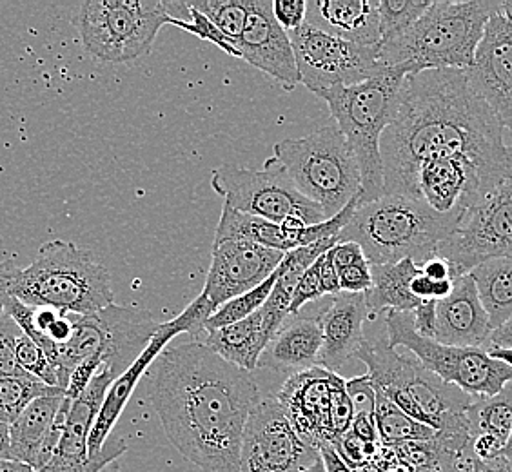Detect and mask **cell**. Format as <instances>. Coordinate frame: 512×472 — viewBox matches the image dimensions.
<instances>
[{"label":"cell","instance_id":"6da1fadb","mask_svg":"<svg viewBox=\"0 0 512 472\" xmlns=\"http://www.w3.org/2000/svg\"><path fill=\"white\" fill-rule=\"evenodd\" d=\"M503 131L462 69L407 75L398 113L380 142L385 195L418 198V171L434 158L465 157L483 168H512V146L505 144Z\"/></svg>","mask_w":512,"mask_h":472},{"label":"cell","instance_id":"7a4b0ae2","mask_svg":"<svg viewBox=\"0 0 512 472\" xmlns=\"http://www.w3.org/2000/svg\"><path fill=\"white\" fill-rule=\"evenodd\" d=\"M151 402L186 460L202 472H240L242 434L260 402L251 373L197 340L168 345L153 364Z\"/></svg>","mask_w":512,"mask_h":472},{"label":"cell","instance_id":"3957f363","mask_svg":"<svg viewBox=\"0 0 512 472\" xmlns=\"http://www.w3.org/2000/svg\"><path fill=\"white\" fill-rule=\"evenodd\" d=\"M463 209L436 213L420 198L384 195L375 202L358 204L340 242H355L364 249L371 266L394 264L405 258L424 266L438 256V247L453 235Z\"/></svg>","mask_w":512,"mask_h":472},{"label":"cell","instance_id":"277c9868","mask_svg":"<svg viewBox=\"0 0 512 472\" xmlns=\"http://www.w3.org/2000/svg\"><path fill=\"white\" fill-rule=\"evenodd\" d=\"M500 6L502 2L496 0H436L402 37L378 48V59L387 68H402L409 75L429 69L465 71L473 64L487 22Z\"/></svg>","mask_w":512,"mask_h":472},{"label":"cell","instance_id":"5b68a950","mask_svg":"<svg viewBox=\"0 0 512 472\" xmlns=\"http://www.w3.org/2000/svg\"><path fill=\"white\" fill-rule=\"evenodd\" d=\"M355 358L364 362L376 391L387 396L405 414L436 433L471 440L467 411L473 396L445 384L416 358L389 347L385 340H364Z\"/></svg>","mask_w":512,"mask_h":472},{"label":"cell","instance_id":"8992f818","mask_svg":"<svg viewBox=\"0 0 512 472\" xmlns=\"http://www.w3.org/2000/svg\"><path fill=\"white\" fill-rule=\"evenodd\" d=\"M11 296L64 315H93L115 304L108 269L91 251L66 240L42 244L30 266L17 269Z\"/></svg>","mask_w":512,"mask_h":472},{"label":"cell","instance_id":"52a82bcc","mask_svg":"<svg viewBox=\"0 0 512 472\" xmlns=\"http://www.w3.org/2000/svg\"><path fill=\"white\" fill-rule=\"evenodd\" d=\"M407 75L402 68H384L373 79L355 86L316 93V97L327 102L336 128L355 153L362 177L360 206L385 195L380 142L398 113Z\"/></svg>","mask_w":512,"mask_h":472},{"label":"cell","instance_id":"ba28073f","mask_svg":"<svg viewBox=\"0 0 512 472\" xmlns=\"http://www.w3.org/2000/svg\"><path fill=\"white\" fill-rule=\"evenodd\" d=\"M188 4L166 0H88L75 26L82 46L95 59L126 64L146 55L171 19H186Z\"/></svg>","mask_w":512,"mask_h":472},{"label":"cell","instance_id":"9c48e42d","mask_svg":"<svg viewBox=\"0 0 512 472\" xmlns=\"http://www.w3.org/2000/svg\"><path fill=\"white\" fill-rule=\"evenodd\" d=\"M275 158L284 166L296 189L333 218L362 195V177L355 153L335 124L286 138L275 144Z\"/></svg>","mask_w":512,"mask_h":472},{"label":"cell","instance_id":"30bf717a","mask_svg":"<svg viewBox=\"0 0 512 472\" xmlns=\"http://www.w3.org/2000/svg\"><path fill=\"white\" fill-rule=\"evenodd\" d=\"M73 324V336L68 344L59 345L53 362L62 391L68 387L73 371L93 356L120 376L148 347L160 327L148 309L117 304L93 315H73Z\"/></svg>","mask_w":512,"mask_h":472},{"label":"cell","instance_id":"8fae6325","mask_svg":"<svg viewBox=\"0 0 512 472\" xmlns=\"http://www.w3.org/2000/svg\"><path fill=\"white\" fill-rule=\"evenodd\" d=\"M211 187L235 211L296 229L316 226L329 218L324 209L296 189L284 166L267 158L262 169L222 164L211 173Z\"/></svg>","mask_w":512,"mask_h":472},{"label":"cell","instance_id":"7c38bea8","mask_svg":"<svg viewBox=\"0 0 512 472\" xmlns=\"http://www.w3.org/2000/svg\"><path fill=\"white\" fill-rule=\"evenodd\" d=\"M389 347H405L427 371L469 396H496L512 382V369L491 358L483 347H454L418 335L413 313L389 311L385 316Z\"/></svg>","mask_w":512,"mask_h":472},{"label":"cell","instance_id":"4fadbf2b","mask_svg":"<svg viewBox=\"0 0 512 472\" xmlns=\"http://www.w3.org/2000/svg\"><path fill=\"white\" fill-rule=\"evenodd\" d=\"M276 400L298 436L316 451L335 447L355 420L344 378L324 367L289 376Z\"/></svg>","mask_w":512,"mask_h":472},{"label":"cell","instance_id":"5bb4252c","mask_svg":"<svg viewBox=\"0 0 512 472\" xmlns=\"http://www.w3.org/2000/svg\"><path fill=\"white\" fill-rule=\"evenodd\" d=\"M451 266L453 280L494 258H512V175L471 207L453 235L438 247Z\"/></svg>","mask_w":512,"mask_h":472},{"label":"cell","instance_id":"9a60e30c","mask_svg":"<svg viewBox=\"0 0 512 472\" xmlns=\"http://www.w3.org/2000/svg\"><path fill=\"white\" fill-rule=\"evenodd\" d=\"M295 51L298 79L309 91L349 88L373 79L384 66L378 59L376 46H360L304 22L300 28L287 31Z\"/></svg>","mask_w":512,"mask_h":472},{"label":"cell","instance_id":"2e32d148","mask_svg":"<svg viewBox=\"0 0 512 472\" xmlns=\"http://www.w3.org/2000/svg\"><path fill=\"white\" fill-rule=\"evenodd\" d=\"M320 451L304 442L276 396L260 398L247 418L240 447V472H304Z\"/></svg>","mask_w":512,"mask_h":472},{"label":"cell","instance_id":"e0dca14e","mask_svg":"<svg viewBox=\"0 0 512 472\" xmlns=\"http://www.w3.org/2000/svg\"><path fill=\"white\" fill-rule=\"evenodd\" d=\"M213 313H215V307L204 293H200V296H197L186 307V311L182 315H178L175 320H169L166 324H160L148 347L109 387L104 404L100 407L99 416L89 433V456H95L102 451V447L106 445L111 436L113 427L119 422L120 414L126 409L131 394L135 393L140 378L148 373L149 367H153L158 356L168 347L169 342L182 333H189L193 336L200 335L204 331L207 318Z\"/></svg>","mask_w":512,"mask_h":472},{"label":"cell","instance_id":"ac0fdd59","mask_svg":"<svg viewBox=\"0 0 512 472\" xmlns=\"http://www.w3.org/2000/svg\"><path fill=\"white\" fill-rule=\"evenodd\" d=\"M286 253L267 247L244 242V240H220L211 247V266L207 271L204 295L215 307L227 304L229 300L246 295L282 264Z\"/></svg>","mask_w":512,"mask_h":472},{"label":"cell","instance_id":"d6986e66","mask_svg":"<svg viewBox=\"0 0 512 472\" xmlns=\"http://www.w3.org/2000/svg\"><path fill=\"white\" fill-rule=\"evenodd\" d=\"M465 77L503 129L512 131V22L500 11L487 22Z\"/></svg>","mask_w":512,"mask_h":472},{"label":"cell","instance_id":"ffe728a7","mask_svg":"<svg viewBox=\"0 0 512 472\" xmlns=\"http://www.w3.org/2000/svg\"><path fill=\"white\" fill-rule=\"evenodd\" d=\"M360 204V197L351 200L347 206L329 220L322 224L307 227H291L284 224H275L264 218L253 217L235 211L233 207H222V215L218 220L217 233H215V242L220 240H244L251 244L275 249L282 253L295 251L298 247L311 246L315 242L325 240V238H335L340 236V231L344 229L349 220L355 215L356 207Z\"/></svg>","mask_w":512,"mask_h":472},{"label":"cell","instance_id":"44dd1931","mask_svg":"<svg viewBox=\"0 0 512 472\" xmlns=\"http://www.w3.org/2000/svg\"><path fill=\"white\" fill-rule=\"evenodd\" d=\"M247 22L238 42L240 59L260 69L287 91L300 84L295 51L287 31L273 15L271 0H246Z\"/></svg>","mask_w":512,"mask_h":472},{"label":"cell","instance_id":"7402d4cb","mask_svg":"<svg viewBox=\"0 0 512 472\" xmlns=\"http://www.w3.org/2000/svg\"><path fill=\"white\" fill-rule=\"evenodd\" d=\"M64 393L31 402L10 425V458L37 472L44 469L59 447L66 416L60 409Z\"/></svg>","mask_w":512,"mask_h":472},{"label":"cell","instance_id":"603a6c76","mask_svg":"<svg viewBox=\"0 0 512 472\" xmlns=\"http://www.w3.org/2000/svg\"><path fill=\"white\" fill-rule=\"evenodd\" d=\"M493 333L489 315L485 313L473 276L454 280L451 295L436 304L433 340L454 347H483Z\"/></svg>","mask_w":512,"mask_h":472},{"label":"cell","instance_id":"cb8c5ba5","mask_svg":"<svg viewBox=\"0 0 512 472\" xmlns=\"http://www.w3.org/2000/svg\"><path fill=\"white\" fill-rule=\"evenodd\" d=\"M369 318L364 293H340L331 296L329 307L320 313L322 353L320 367L338 373V369L355 356L364 342V322Z\"/></svg>","mask_w":512,"mask_h":472},{"label":"cell","instance_id":"d4e9b609","mask_svg":"<svg viewBox=\"0 0 512 472\" xmlns=\"http://www.w3.org/2000/svg\"><path fill=\"white\" fill-rule=\"evenodd\" d=\"M286 322L271 315L262 305L255 315L247 316L246 320L207 333L206 342L202 344L226 360L227 364L237 365L247 373H253L258 369V360L266 351L267 344Z\"/></svg>","mask_w":512,"mask_h":472},{"label":"cell","instance_id":"484cf974","mask_svg":"<svg viewBox=\"0 0 512 472\" xmlns=\"http://www.w3.org/2000/svg\"><path fill=\"white\" fill-rule=\"evenodd\" d=\"M322 324L320 315L289 316L286 324L267 344L266 351L258 360V367L273 369L278 373H304L313 367H320L322 353Z\"/></svg>","mask_w":512,"mask_h":472},{"label":"cell","instance_id":"4316f807","mask_svg":"<svg viewBox=\"0 0 512 472\" xmlns=\"http://www.w3.org/2000/svg\"><path fill=\"white\" fill-rule=\"evenodd\" d=\"M307 22L360 46H380L378 0L307 2Z\"/></svg>","mask_w":512,"mask_h":472},{"label":"cell","instance_id":"83f0119b","mask_svg":"<svg viewBox=\"0 0 512 472\" xmlns=\"http://www.w3.org/2000/svg\"><path fill=\"white\" fill-rule=\"evenodd\" d=\"M420 273V266L414 264L411 258H405L394 264L371 266L373 286L365 293L369 316L378 313H413L422 304L411 293V282Z\"/></svg>","mask_w":512,"mask_h":472},{"label":"cell","instance_id":"f1b7e54d","mask_svg":"<svg viewBox=\"0 0 512 472\" xmlns=\"http://www.w3.org/2000/svg\"><path fill=\"white\" fill-rule=\"evenodd\" d=\"M471 276L494 331L512 318V258L483 262Z\"/></svg>","mask_w":512,"mask_h":472},{"label":"cell","instance_id":"f546056e","mask_svg":"<svg viewBox=\"0 0 512 472\" xmlns=\"http://www.w3.org/2000/svg\"><path fill=\"white\" fill-rule=\"evenodd\" d=\"M467 418L471 440L489 434L505 445L512 427V382L496 396H482L473 400Z\"/></svg>","mask_w":512,"mask_h":472},{"label":"cell","instance_id":"4dcf8cb0","mask_svg":"<svg viewBox=\"0 0 512 472\" xmlns=\"http://www.w3.org/2000/svg\"><path fill=\"white\" fill-rule=\"evenodd\" d=\"M375 422L378 438L389 447L400 443L429 442L438 434L431 427L405 414L380 391H376Z\"/></svg>","mask_w":512,"mask_h":472},{"label":"cell","instance_id":"1f68e13d","mask_svg":"<svg viewBox=\"0 0 512 472\" xmlns=\"http://www.w3.org/2000/svg\"><path fill=\"white\" fill-rule=\"evenodd\" d=\"M64 393L33 376H0V423L11 425L24 409L42 396Z\"/></svg>","mask_w":512,"mask_h":472},{"label":"cell","instance_id":"d6a6232c","mask_svg":"<svg viewBox=\"0 0 512 472\" xmlns=\"http://www.w3.org/2000/svg\"><path fill=\"white\" fill-rule=\"evenodd\" d=\"M431 4V0H378L380 46L402 37Z\"/></svg>","mask_w":512,"mask_h":472},{"label":"cell","instance_id":"836d02e7","mask_svg":"<svg viewBox=\"0 0 512 472\" xmlns=\"http://www.w3.org/2000/svg\"><path fill=\"white\" fill-rule=\"evenodd\" d=\"M276 280H278V269L267 278L264 284H260L253 291H249L246 295L237 296L222 307H218L217 311L207 318L204 331L211 333V331H217V329H222L226 325L237 324L240 320H246L247 316L255 315L256 311L266 304L267 298L275 287Z\"/></svg>","mask_w":512,"mask_h":472},{"label":"cell","instance_id":"e575fe53","mask_svg":"<svg viewBox=\"0 0 512 472\" xmlns=\"http://www.w3.org/2000/svg\"><path fill=\"white\" fill-rule=\"evenodd\" d=\"M189 4L200 13H204L207 19L211 20L238 48V42L246 28V0H197Z\"/></svg>","mask_w":512,"mask_h":472},{"label":"cell","instance_id":"d590c367","mask_svg":"<svg viewBox=\"0 0 512 472\" xmlns=\"http://www.w3.org/2000/svg\"><path fill=\"white\" fill-rule=\"evenodd\" d=\"M128 451V443L120 438H109L102 451L95 456H89L88 460H73L55 454L51 462L37 472H104L108 471L113 463L119 460L122 454Z\"/></svg>","mask_w":512,"mask_h":472},{"label":"cell","instance_id":"8d00e7d4","mask_svg":"<svg viewBox=\"0 0 512 472\" xmlns=\"http://www.w3.org/2000/svg\"><path fill=\"white\" fill-rule=\"evenodd\" d=\"M15 354H17L20 369L24 373L37 378L42 384L59 387L57 371L51 365L50 358L42 351V347L37 342H33L22 329H20L17 342H15Z\"/></svg>","mask_w":512,"mask_h":472},{"label":"cell","instance_id":"74e56055","mask_svg":"<svg viewBox=\"0 0 512 472\" xmlns=\"http://www.w3.org/2000/svg\"><path fill=\"white\" fill-rule=\"evenodd\" d=\"M186 4H188L189 10L188 19H171L169 24L178 28V30L188 31V33L195 35L200 40H207V42L215 44L217 48H220L227 55L240 59V50H238L237 46L227 39L226 35L218 30L217 26L207 19L204 13H200L197 8H193L189 2H186Z\"/></svg>","mask_w":512,"mask_h":472},{"label":"cell","instance_id":"f35d334b","mask_svg":"<svg viewBox=\"0 0 512 472\" xmlns=\"http://www.w3.org/2000/svg\"><path fill=\"white\" fill-rule=\"evenodd\" d=\"M20 327L6 311L0 313V376H30L20 369L15 342Z\"/></svg>","mask_w":512,"mask_h":472},{"label":"cell","instance_id":"ab89813d","mask_svg":"<svg viewBox=\"0 0 512 472\" xmlns=\"http://www.w3.org/2000/svg\"><path fill=\"white\" fill-rule=\"evenodd\" d=\"M320 258L298 280L295 291H293V298H291L289 315H298L304 305L309 304V302H316V300L325 296L324 291H322V284H320Z\"/></svg>","mask_w":512,"mask_h":472},{"label":"cell","instance_id":"60d3db41","mask_svg":"<svg viewBox=\"0 0 512 472\" xmlns=\"http://www.w3.org/2000/svg\"><path fill=\"white\" fill-rule=\"evenodd\" d=\"M347 394L355 407V414H373L375 416L376 389L369 374L356 376L353 380L345 382Z\"/></svg>","mask_w":512,"mask_h":472},{"label":"cell","instance_id":"b9f144b4","mask_svg":"<svg viewBox=\"0 0 512 472\" xmlns=\"http://www.w3.org/2000/svg\"><path fill=\"white\" fill-rule=\"evenodd\" d=\"M338 276H340V287L342 293H367L371 286H373V275H371V264L365 260L360 264H353V266L342 267L338 269Z\"/></svg>","mask_w":512,"mask_h":472},{"label":"cell","instance_id":"7bdbcfd3","mask_svg":"<svg viewBox=\"0 0 512 472\" xmlns=\"http://www.w3.org/2000/svg\"><path fill=\"white\" fill-rule=\"evenodd\" d=\"M454 280H442L436 282L429 276H425L420 269V273L414 276L411 282V293H413L420 302H442L447 296L453 293Z\"/></svg>","mask_w":512,"mask_h":472},{"label":"cell","instance_id":"ee69618b","mask_svg":"<svg viewBox=\"0 0 512 472\" xmlns=\"http://www.w3.org/2000/svg\"><path fill=\"white\" fill-rule=\"evenodd\" d=\"M273 15L286 31L300 28L307 19L306 0H273Z\"/></svg>","mask_w":512,"mask_h":472},{"label":"cell","instance_id":"f6af8a7d","mask_svg":"<svg viewBox=\"0 0 512 472\" xmlns=\"http://www.w3.org/2000/svg\"><path fill=\"white\" fill-rule=\"evenodd\" d=\"M333 449L349 467L362 465L369 454L375 453V445H367V443L360 442L351 431L345 434L344 438L336 443Z\"/></svg>","mask_w":512,"mask_h":472},{"label":"cell","instance_id":"bcb514c9","mask_svg":"<svg viewBox=\"0 0 512 472\" xmlns=\"http://www.w3.org/2000/svg\"><path fill=\"white\" fill-rule=\"evenodd\" d=\"M436 304L438 302H422L414 309V329L418 335L433 338L434 324H436Z\"/></svg>","mask_w":512,"mask_h":472},{"label":"cell","instance_id":"7dc6e473","mask_svg":"<svg viewBox=\"0 0 512 472\" xmlns=\"http://www.w3.org/2000/svg\"><path fill=\"white\" fill-rule=\"evenodd\" d=\"M320 284H322V291H324L325 296H336L342 293L338 269H336L335 262H333L329 253H325L320 258Z\"/></svg>","mask_w":512,"mask_h":472},{"label":"cell","instance_id":"c3c4849f","mask_svg":"<svg viewBox=\"0 0 512 472\" xmlns=\"http://www.w3.org/2000/svg\"><path fill=\"white\" fill-rule=\"evenodd\" d=\"M351 433L355 434L360 442L367 443V445H375L380 440L373 414H355Z\"/></svg>","mask_w":512,"mask_h":472},{"label":"cell","instance_id":"681fc988","mask_svg":"<svg viewBox=\"0 0 512 472\" xmlns=\"http://www.w3.org/2000/svg\"><path fill=\"white\" fill-rule=\"evenodd\" d=\"M19 267L13 262H0V313H4L6 304L11 298V284Z\"/></svg>","mask_w":512,"mask_h":472},{"label":"cell","instance_id":"f907efd6","mask_svg":"<svg viewBox=\"0 0 512 472\" xmlns=\"http://www.w3.org/2000/svg\"><path fill=\"white\" fill-rule=\"evenodd\" d=\"M422 269V273L425 276H429L431 280H436V282H442V280H453V276H451V266H449V262L442 258V256H434L431 260H427L424 266H420Z\"/></svg>","mask_w":512,"mask_h":472},{"label":"cell","instance_id":"816d5d0a","mask_svg":"<svg viewBox=\"0 0 512 472\" xmlns=\"http://www.w3.org/2000/svg\"><path fill=\"white\" fill-rule=\"evenodd\" d=\"M320 458L325 465V472H351V467L338 456L333 447L320 449Z\"/></svg>","mask_w":512,"mask_h":472},{"label":"cell","instance_id":"f5cc1de1","mask_svg":"<svg viewBox=\"0 0 512 472\" xmlns=\"http://www.w3.org/2000/svg\"><path fill=\"white\" fill-rule=\"evenodd\" d=\"M489 345L512 349V318L507 320L505 324L500 325L498 329H494L491 336H489Z\"/></svg>","mask_w":512,"mask_h":472},{"label":"cell","instance_id":"db71d44e","mask_svg":"<svg viewBox=\"0 0 512 472\" xmlns=\"http://www.w3.org/2000/svg\"><path fill=\"white\" fill-rule=\"evenodd\" d=\"M485 351L487 354L494 358V360H498V362H503L505 365H509L512 369V349L509 347H494V345H487L485 347Z\"/></svg>","mask_w":512,"mask_h":472},{"label":"cell","instance_id":"11a10c76","mask_svg":"<svg viewBox=\"0 0 512 472\" xmlns=\"http://www.w3.org/2000/svg\"><path fill=\"white\" fill-rule=\"evenodd\" d=\"M10 458V425L0 423V462Z\"/></svg>","mask_w":512,"mask_h":472},{"label":"cell","instance_id":"9f6ffc18","mask_svg":"<svg viewBox=\"0 0 512 472\" xmlns=\"http://www.w3.org/2000/svg\"><path fill=\"white\" fill-rule=\"evenodd\" d=\"M483 463L487 465V469L491 472H512V462H509L503 456H496L493 460H487Z\"/></svg>","mask_w":512,"mask_h":472},{"label":"cell","instance_id":"6f0895ef","mask_svg":"<svg viewBox=\"0 0 512 472\" xmlns=\"http://www.w3.org/2000/svg\"><path fill=\"white\" fill-rule=\"evenodd\" d=\"M0 472H35L24 463L15 462V460H2L0 462Z\"/></svg>","mask_w":512,"mask_h":472},{"label":"cell","instance_id":"680465c9","mask_svg":"<svg viewBox=\"0 0 512 472\" xmlns=\"http://www.w3.org/2000/svg\"><path fill=\"white\" fill-rule=\"evenodd\" d=\"M500 456H503V458H507L509 462H512V427L511 434H509V440H507V443L503 445L502 453H500Z\"/></svg>","mask_w":512,"mask_h":472},{"label":"cell","instance_id":"91938a15","mask_svg":"<svg viewBox=\"0 0 512 472\" xmlns=\"http://www.w3.org/2000/svg\"><path fill=\"white\" fill-rule=\"evenodd\" d=\"M500 13H502L503 17L507 20H511L512 22V0H507V2H502V6H500Z\"/></svg>","mask_w":512,"mask_h":472},{"label":"cell","instance_id":"94428289","mask_svg":"<svg viewBox=\"0 0 512 472\" xmlns=\"http://www.w3.org/2000/svg\"><path fill=\"white\" fill-rule=\"evenodd\" d=\"M471 467H473V472H491L489 469H487V465H485L482 460H478V458H474V456Z\"/></svg>","mask_w":512,"mask_h":472},{"label":"cell","instance_id":"6125c7cd","mask_svg":"<svg viewBox=\"0 0 512 472\" xmlns=\"http://www.w3.org/2000/svg\"><path fill=\"white\" fill-rule=\"evenodd\" d=\"M304 472H325V465L322 462V458L315 463V465H311L309 469H306Z\"/></svg>","mask_w":512,"mask_h":472}]
</instances>
